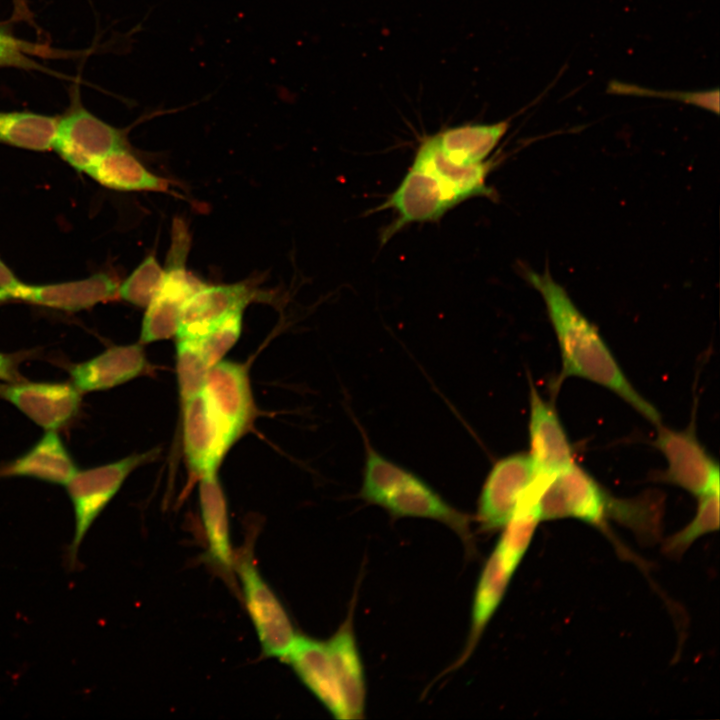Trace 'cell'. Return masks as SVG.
Returning a JSON list of instances; mask_svg holds the SVG:
<instances>
[{"mask_svg": "<svg viewBox=\"0 0 720 720\" xmlns=\"http://www.w3.org/2000/svg\"><path fill=\"white\" fill-rule=\"evenodd\" d=\"M656 428L654 444L668 464L661 477L664 482L697 497L720 488L718 463L699 442L693 425L680 431L667 428L662 423Z\"/></svg>", "mask_w": 720, "mask_h": 720, "instance_id": "5b68a950", "label": "cell"}, {"mask_svg": "<svg viewBox=\"0 0 720 720\" xmlns=\"http://www.w3.org/2000/svg\"><path fill=\"white\" fill-rule=\"evenodd\" d=\"M52 147L72 167L84 172L107 153L127 147V140L125 130L78 106L57 118Z\"/></svg>", "mask_w": 720, "mask_h": 720, "instance_id": "ba28073f", "label": "cell"}, {"mask_svg": "<svg viewBox=\"0 0 720 720\" xmlns=\"http://www.w3.org/2000/svg\"><path fill=\"white\" fill-rule=\"evenodd\" d=\"M259 297V291L247 282L204 285L182 305L177 339H198L210 332L230 314L243 311Z\"/></svg>", "mask_w": 720, "mask_h": 720, "instance_id": "4fadbf2b", "label": "cell"}, {"mask_svg": "<svg viewBox=\"0 0 720 720\" xmlns=\"http://www.w3.org/2000/svg\"><path fill=\"white\" fill-rule=\"evenodd\" d=\"M283 660L335 718L349 719L326 642L297 634Z\"/></svg>", "mask_w": 720, "mask_h": 720, "instance_id": "e0dca14e", "label": "cell"}, {"mask_svg": "<svg viewBox=\"0 0 720 720\" xmlns=\"http://www.w3.org/2000/svg\"><path fill=\"white\" fill-rule=\"evenodd\" d=\"M516 569L494 547L480 573L471 611L470 630L463 652L448 671L462 666L475 650L485 628L501 604Z\"/></svg>", "mask_w": 720, "mask_h": 720, "instance_id": "ffe728a7", "label": "cell"}, {"mask_svg": "<svg viewBox=\"0 0 720 720\" xmlns=\"http://www.w3.org/2000/svg\"><path fill=\"white\" fill-rule=\"evenodd\" d=\"M183 402V440L188 465L199 477L216 473L232 444L202 390Z\"/></svg>", "mask_w": 720, "mask_h": 720, "instance_id": "5bb4252c", "label": "cell"}, {"mask_svg": "<svg viewBox=\"0 0 720 720\" xmlns=\"http://www.w3.org/2000/svg\"><path fill=\"white\" fill-rule=\"evenodd\" d=\"M118 287V282L111 275L98 273L86 279L64 283H20L10 292V296L50 308L79 311L114 299L118 296Z\"/></svg>", "mask_w": 720, "mask_h": 720, "instance_id": "ac0fdd59", "label": "cell"}, {"mask_svg": "<svg viewBox=\"0 0 720 720\" xmlns=\"http://www.w3.org/2000/svg\"><path fill=\"white\" fill-rule=\"evenodd\" d=\"M141 343L113 346L70 369L71 383L82 393L113 388L148 369Z\"/></svg>", "mask_w": 720, "mask_h": 720, "instance_id": "d6986e66", "label": "cell"}, {"mask_svg": "<svg viewBox=\"0 0 720 720\" xmlns=\"http://www.w3.org/2000/svg\"><path fill=\"white\" fill-rule=\"evenodd\" d=\"M76 465L56 431H47L24 455L0 469V476H26L65 485Z\"/></svg>", "mask_w": 720, "mask_h": 720, "instance_id": "cb8c5ba5", "label": "cell"}, {"mask_svg": "<svg viewBox=\"0 0 720 720\" xmlns=\"http://www.w3.org/2000/svg\"><path fill=\"white\" fill-rule=\"evenodd\" d=\"M537 482L540 521L576 518L608 533L613 520L641 539L659 538L661 512L656 503L616 498L576 462L552 476L537 475Z\"/></svg>", "mask_w": 720, "mask_h": 720, "instance_id": "7a4b0ae2", "label": "cell"}, {"mask_svg": "<svg viewBox=\"0 0 720 720\" xmlns=\"http://www.w3.org/2000/svg\"><path fill=\"white\" fill-rule=\"evenodd\" d=\"M242 312L237 311L230 314L206 335L194 339L210 367L221 361L222 357L239 339Z\"/></svg>", "mask_w": 720, "mask_h": 720, "instance_id": "4dcf8cb0", "label": "cell"}, {"mask_svg": "<svg viewBox=\"0 0 720 720\" xmlns=\"http://www.w3.org/2000/svg\"><path fill=\"white\" fill-rule=\"evenodd\" d=\"M202 391L233 444L253 416L247 368L236 362H217L209 369Z\"/></svg>", "mask_w": 720, "mask_h": 720, "instance_id": "8fae6325", "label": "cell"}, {"mask_svg": "<svg viewBox=\"0 0 720 720\" xmlns=\"http://www.w3.org/2000/svg\"><path fill=\"white\" fill-rule=\"evenodd\" d=\"M210 368L194 339H178L176 372L183 401L203 389Z\"/></svg>", "mask_w": 720, "mask_h": 720, "instance_id": "f1b7e54d", "label": "cell"}, {"mask_svg": "<svg viewBox=\"0 0 720 720\" xmlns=\"http://www.w3.org/2000/svg\"><path fill=\"white\" fill-rule=\"evenodd\" d=\"M25 43L0 32V67L39 69L38 64L29 58Z\"/></svg>", "mask_w": 720, "mask_h": 720, "instance_id": "1f68e13d", "label": "cell"}, {"mask_svg": "<svg viewBox=\"0 0 720 720\" xmlns=\"http://www.w3.org/2000/svg\"><path fill=\"white\" fill-rule=\"evenodd\" d=\"M529 456L536 475L552 476L575 463L566 431L551 402L530 386Z\"/></svg>", "mask_w": 720, "mask_h": 720, "instance_id": "9a60e30c", "label": "cell"}, {"mask_svg": "<svg viewBox=\"0 0 720 720\" xmlns=\"http://www.w3.org/2000/svg\"><path fill=\"white\" fill-rule=\"evenodd\" d=\"M0 397L46 431H56L79 411L81 392L72 383L8 382Z\"/></svg>", "mask_w": 720, "mask_h": 720, "instance_id": "7c38bea8", "label": "cell"}, {"mask_svg": "<svg viewBox=\"0 0 720 720\" xmlns=\"http://www.w3.org/2000/svg\"><path fill=\"white\" fill-rule=\"evenodd\" d=\"M57 118L32 112L0 111V142L44 151L52 147Z\"/></svg>", "mask_w": 720, "mask_h": 720, "instance_id": "484cf974", "label": "cell"}, {"mask_svg": "<svg viewBox=\"0 0 720 720\" xmlns=\"http://www.w3.org/2000/svg\"><path fill=\"white\" fill-rule=\"evenodd\" d=\"M237 571L264 655L284 659L297 636L284 606L248 557L239 561Z\"/></svg>", "mask_w": 720, "mask_h": 720, "instance_id": "52a82bcc", "label": "cell"}, {"mask_svg": "<svg viewBox=\"0 0 720 720\" xmlns=\"http://www.w3.org/2000/svg\"><path fill=\"white\" fill-rule=\"evenodd\" d=\"M510 127L509 120L496 123L463 124L435 133L443 155L457 165L483 162Z\"/></svg>", "mask_w": 720, "mask_h": 720, "instance_id": "d4e9b609", "label": "cell"}, {"mask_svg": "<svg viewBox=\"0 0 720 720\" xmlns=\"http://www.w3.org/2000/svg\"><path fill=\"white\" fill-rule=\"evenodd\" d=\"M0 380L5 382H18L20 380L14 361L3 353H0Z\"/></svg>", "mask_w": 720, "mask_h": 720, "instance_id": "d6a6232c", "label": "cell"}, {"mask_svg": "<svg viewBox=\"0 0 720 720\" xmlns=\"http://www.w3.org/2000/svg\"><path fill=\"white\" fill-rule=\"evenodd\" d=\"M453 207L440 183L411 165L399 186L377 209H392L397 213V218L381 232V244L408 224L438 221Z\"/></svg>", "mask_w": 720, "mask_h": 720, "instance_id": "30bf717a", "label": "cell"}, {"mask_svg": "<svg viewBox=\"0 0 720 720\" xmlns=\"http://www.w3.org/2000/svg\"><path fill=\"white\" fill-rule=\"evenodd\" d=\"M718 529L719 488H716L698 497L695 516L683 529L664 541L663 551L670 557L679 558L697 539Z\"/></svg>", "mask_w": 720, "mask_h": 720, "instance_id": "4316f807", "label": "cell"}, {"mask_svg": "<svg viewBox=\"0 0 720 720\" xmlns=\"http://www.w3.org/2000/svg\"><path fill=\"white\" fill-rule=\"evenodd\" d=\"M494 161L472 165H457L441 152L435 135L424 137L416 149L412 166L432 175L443 187L453 204L477 196L496 198V192L487 185Z\"/></svg>", "mask_w": 720, "mask_h": 720, "instance_id": "2e32d148", "label": "cell"}, {"mask_svg": "<svg viewBox=\"0 0 720 720\" xmlns=\"http://www.w3.org/2000/svg\"><path fill=\"white\" fill-rule=\"evenodd\" d=\"M11 298L9 292L7 290L0 288V302L5 301L6 299Z\"/></svg>", "mask_w": 720, "mask_h": 720, "instance_id": "e575fe53", "label": "cell"}, {"mask_svg": "<svg viewBox=\"0 0 720 720\" xmlns=\"http://www.w3.org/2000/svg\"><path fill=\"white\" fill-rule=\"evenodd\" d=\"M607 91L611 94L639 96V97H655L663 99H671L681 101L686 104L694 105L702 109H706L715 114L719 113V89L693 92L682 91H659L651 88L636 86L633 84L622 83L619 81H611L608 84Z\"/></svg>", "mask_w": 720, "mask_h": 720, "instance_id": "f546056e", "label": "cell"}, {"mask_svg": "<svg viewBox=\"0 0 720 720\" xmlns=\"http://www.w3.org/2000/svg\"><path fill=\"white\" fill-rule=\"evenodd\" d=\"M536 477L528 453L505 456L494 463L482 486L476 521L483 532L502 529Z\"/></svg>", "mask_w": 720, "mask_h": 720, "instance_id": "8992f818", "label": "cell"}, {"mask_svg": "<svg viewBox=\"0 0 720 720\" xmlns=\"http://www.w3.org/2000/svg\"><path fill=\"white\" fill-rule=\"evenodd\" d=\"M525 277L541 294L556 335L561 356L558 383L569 377L591 381L618 395L653 425L661 424L658 410L633 387L597 327L582 314L549 270L544 273L527 270Z\"/></svg>", "mask_w": 720, "mask_h": 720, "instance_id": "6da1fadb", "label": "cell"}, {"mask_svg": "<svg viewBox=\"0 0 720 720\" xmlns=\"http://www.w3.org/2000/svg\"><path fill=\"white\" fill-rule=\"evenodd\" d=\"M352 612L326 641L349 719L364 717L366 684L361 656L353 632Z\"/></svg>", "mask_w": 720, "mask_h": 720, "instance_id": "44dd1931", "label": "cell"}, {"mask_svg": "<svg viewBox=\"0 0 720 720\" xmlns=\"http://www.w3.org/2000/svg\"><path fill=\"white\" fill-rule=\"evenodd\" d=\"M187 254L170 251L162 284L146 307L139 343L147 344L176 335L184 302L205 284L186 268Z\"/></svg>", "mask_w": 720, "mask_h": 720, "instance_id": "9c48e42d", "label": "cell"}, {"mask_svg": "<svg viewBox=\"0 0 720 720\" xmlns=\"http://www.w3.org/2000/svg\"><path fill=\"white\" fill-rule=\"evenodd\" d=\"M84 172L99 184L118 191L169 193L173 185L169 179L150 172L127 147L107 153Z\"/></svg>", "mask_w": 720, "mask_h": 720, "instance_id": "7402d4cb", "label": "cell"}, {"mask_svg": "<svg viewBox=\"0 0 720 720\" xmlns=\"http://www.w3.org/2000/svg\"><path fill=\"white\" fill-rule=\"evenodd\" d=\"M164 268L155 254L148 255L118 287V296L138 307H147L158 293Z\"/></svg>", "mask_w": 720, "mask_h": 720, "instance_id": "83f0119b", "label": "cell"}, {"mask_svg": "<svg viewBox=\"0 0 720 720\" xmlns=\"http://www.w3.org/2000/svg\"><path fill=\"white\" fill-rule=\"evenodd\" d=\"M366 457L360 497L380 506L394 518L419 517L439 521L451 528L475 553L471 517L445 501L428 483L413 472L389 460L365 440Z\"/></svg>", "mask_w": 720, "mask_h": 720, "instance_id": "3957f363", "label": "cell"}, {"mask_svg": "<svg viewBox=\"0 0 720 720\" xmlns=\"http://www.w3.org/2000/svg\"><path fill=\"white\" fill-rule=\"evenodd\" d=\"M20 283L12 271L0 260V288L7 290L10 294Z\"/></svg>", "mask_w": 720, "mask_h": 720, "instance_id": "836d02e7", "label": "cell"}, {"mask_svg": "<svg viewBox=\"0 0 720 720\" xmlns=\"http://www.w3.org/2000/svg\"><path fill=\"white\" fill-rule=\"evenodd\" d=\"M157 452L154 449L109 464L77 470L65 484L75 515L74 535L68 548L71 567L77 561L78 550L92 523L119 491L128 475L138 466L155 458Z\"/></svg>", "mask_w": 720, "mask_h": 720, "instance_id": "277c9868", "label": "cell"}, {"mask_svg": "<svg viewBox=\"0 0 720 720\" xmlns=\"http://www.w3.org/2000/svg\"><path fill=\"white\" fill-rule=\"evenodd\" d=\"M199 499L208 557L218 568L230 573L234 558L227 503L216 473L200 477Z\"/></svg>", "mask_w": 720, "mask_h": 720, "instance_id": "603a6c76", "label": "cell"}]
</instances>
